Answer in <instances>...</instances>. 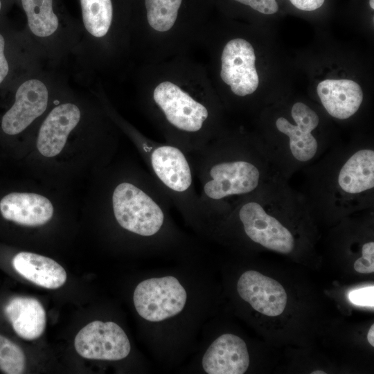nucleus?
Instances as JSON below:
<instances>
[{
	"label": "nucleus",
	"instance_id": "obj_25",
	"mask_svg": "<svg viewBox=\"0 0 374 374\" xmlns=\"http://www.w3.org/2000/svg\"><path fill=\"white\" fill-rule=\"evenodd\" d=\"M239 3L250 6L255 10L266 15L276 12L278 6L276 0H235Z\"/></svg>",
	"mask_w": 374,
	"mask_h": 374
},
{
	"label": "nucleus",
	"instance_id": "obj_27",
	"mask_svg": "<svg viewBox=\"0 0 374 374\" xmlns=\"http://www.w3.org/2000/svg\"><path fill=\"white\" fill-rule=\"evenodd\" d=\"M14 2V0H0V18L6 17L7 11Z\"/></svg>",
	"mask_w": 374,
	"mask_h": 374
},
{
	"label": "nucleus",
	"instance_id": "obj_7",
	"mask_svg": "<svg viewBox=\"0 0 374 374\" xmlns=\"http://www.w3.org/2000/svg\"><path fill=\"white\" fill-rule=\"evenodd\" d=\"M88 116L87 103L69 88L55 101L37 128L36 147L39 154L46 158L57 156Z\"/></svg>",
	"mask_w": 374,
	"mask_h": 374
},
{
	"label": "nucleus",
	"instance_id": "obj_15",
	"mask_svg": "<svg viewBox=\"0 0 374 374\" xmlns=\"http://www.w3.org/2000/svg\"><path fill=\"white\" fill-rule=\"evenodd\" d=\"M202 366L208 374H243L249 366L247 344L235 335L223 334L206 350Z\"/></svg>",
	"mask_w": 374,
	"mask_h": 374
},
{
	"label": "nucleus",
	"instance_id": "obj_22",
	"mask_svg": "<svg viewBox=\"0 0 374 374\" xmlns=\"http://www.w3.org/2000/svg\"><path fill=\"white\" fill-rule=\"evenodd\" d=\"M26 366V357L21 348L0 335V370L7 374H21Z\"/></svg>",
	"mask_w": 374,
	"mask_h": 374
},
{
	"label": "nucleus",
	"instance_id": "obj_1",
	"mask_svg": "<svg viewBox=\"0 0 374 374\" xmlns=\"http://www.w3.org/2000/svg\"><path fill=\"white\" fill-rule=\"evenodd\" d=\"M305 173L301 195L310 212L337 213L371 208L374 200V147L355 144L330 148Z\"/></svg>",
	"mask_w": 374,
	"mask_h": 374
},
{
	"label": "nucleus",
	"instance_id": "obj_18",
	"mask_svg": "<svg viewBox=\"0 0 374 374\" xmlns=\"http://www.w3.org/2000/svg\"><path fill=\"white\" fill-rule=\"evenodd\" d=\"M320 101L332 117L346 120L350 118L360 108L363 92L355 82L347 79H327L317 87Z\"/></svg>",
	"mask_w": 374,
	"mask_h": 374
},
{
	"label": "nucleus",
	"instance_id": "obj_26",
	"mask_svg": "<svg viewBox=\"0 0 374 374\" xmlns=\"http://www.w3.org/2000/svg\"><path fill=\"white\" fill-rule=\"evenodd\" d=\"M296 8L304 11H312L319 8L325 0H290Z\"/></svg>",
	"mask_w": 374,
	"mask_h": 374
},
{
	"label": "nucleus",
	"instance_id": "obj_16",
	"mask_svg": "<svg viewBox=\"0 0 374 374\" xmlns=\"http://www.w3.org/2000/svg\"><path fill=\"white\" fill-rule=\"evenodd\" d=\"M150 161L156 177L171 192L185 193L191 187L193 175L189 163L177 147L155 148L150 154Z\"/></svg>",
	"mask_w": 374,
	"mask_h": 374
},
{
	"label": "nucleus",
	"instance_id": "obj_23",
	"mask_svg": "<svg viewBox=\"0 0 374 374\" xmlns=\"http://www.w3.org/2000/svg\"><path fill=\"white\" fill-rule=\"evenodd\" d=\"M362 256L354 262V269L361 274H371L374 271V242H365L362 246Z\"/></svg>",
	"mask_w": 374,
	"mask_h": 374
},
{
	"label": "nucleus",
	"instance_id": "obj_9",
	"mask_svg": "<svg viewBox=\"0 0 374 374\" xmlns=\"http://www.w3.org/2000/svg\"><path fill=\"white\" fill-rule=\"evenodd\" d=\"M45 65L24 30L16 28L6 17L0 18V91Z\"/></svg>",
	"mask_w": 374,
	"mask_h": 374
},
{
	"label": "nucleus",
	"instance_id": "obj_4",
	"mask_svg": "<svg viewBox=\"0 0 374 374\" xmlns=\"http://www.w3.org/2000/svg\"><path fill=\"white\" fill-rule=\"evenodd\" d=\"M55 69L43 68L1 90L8 102L0 116V131L8 136L26 133L39 124L55 101L69 89Z\"/></svg>",
	"mask_w": 374,
	"mask_h": 374
},
{
	"label": "nucleus",
	"instance_id": "obj_14",
	"mask_svg": "<svg viewBox=\"0 0 374 374\" xmlns=\"http://www.w3.org/2000/svg\"><path fill=\"white\" fill-rule=\"evenodd\" d=\"M237 291L243 301L266 316H278L287 305V295L282 285L257 271L242 273L237 283Z\"/></svg>",
	"mask_w": 374,
	"mask_h": 374
},
{
	"label": "nucleus",
	"instance_id": "obj_21",
	"mask_svg": "<svg viewBox=\"0 0 374 374\" xmlns=\"http://www.w3.org/2000/svg\"><path fill=\"white\" fill-rule=\"evenodd\" d=\"M182 0H145L147 19L156 30L165 32L175 24Z\"/></svg>",
	"mask_w": 374,
	"mask_h": 374
},
{
	"label": "nucleus",
	"instance_id": "obj_30",
	"mask_svg": "<svg viewBox=\"0 0 374 374\" xmlns=\"http://www.w3.org/2000/svg\"><path fill=\"white\" fill-rule=\"evenodd\" d=\"M369 4L372 9H374V0H369Z\"/></svg>",
	"mask_w": 374,
	"mask_h": 374
},
{
	"label": "nucleus",
	"instance_id": "obj_3",
	"mask_svg": "<svg viewBox=\"0 0 374 374\" xmlns=\"http://www.w3.org/2000/svg\"><path fill=\"white\" fill-rule=\"evenodd\" d=\"M219 154L209 166L203 186L205 198L214 205L231 210L244 197L282 177L260 143L223 147Z\"/></svg>",
	"mask_w": 374,
	"mask_h": 374
},
{
	"label": "nucleus",
	"instance_id": "obj_11",
	"mask_svg": "<svg viewBox=\"0 0 374 374\" xmlns=\"http://www.w3.org/2000/svg\"><path fill=\"white\" fill-rule=\"evenodd\" d=\"M74 346L84 358L109 361L125 358L131 350L125 331L113 321L88 323L75 336Z\"/></svg>",
	"mask_w": 374,
	"mask_h": 374
},
{
	"label": "nucleus",
	"instance_id": "obj_10",
	"mask_svg": "<svg viewBox=\"0 0 374 374\" xmlns=\"http://www.w3.org/2000/svg\"><path fill=\"white\" fill-rule=\"evenodd\" d=\"M187 292L175 276L147 278L133 294L135 309L143 319L159 322L177 315L184 308Z\"/></svg>",
	"mask_w": 374,
	"mask_h": 374
},
{
	"label": "nucleus",
	"instance_id": "obj_12",
	"mask_svg": "<svg viewBox=\"0 0 374 374\" xmlns=\"http://www.w3.org/2000/svg\"><path fill=\"white\" fill-rule=\"evenodd\" d=\"M153 98L168 121L181 131L198 132L208 116L205 106L170 82L160 83L154 90Z\"/></svg>",
	"mask_w": 374,
	"mask_h": 374
},
{
	"label": "nucleus",
	"instance_id": "obj_20",
	"mask_svg": "<svg viewBox=\"0 0 374 374\" xmlns=\"http://www.w3.org/2000/svg\"><path fill=\"white\" fill-rule=\"evenodd\" d=\"M12 266L22 277L44 288H59L66 280V273L60 264L37 253H18L12 259Z\"/></svg>",
	"mask_w": 374,
	"mask_h": 374
},
{
	"label": "nucleus",
	"instance_id": "obj_24",
	"mask_svg": "<svg viewBox=\"0 0 374 374\" xmlns=\"http://www.w3.org/2000/svg\"><path fill=\"white\" fill-rule=\"evenodd\" d=\"M373 286L353 290L348 294V299L355 305L373 308Z\"/></svg>",
	"mask_w": 374,
	"mask_h": 374
},
{
	"label": "nucleus",
	"instance_id": "obj_5",
	"mask_svg": "<svg viewBox=\"0 0 374 374\" xmlns=\"http://www.w3.org/2000/svg\"><path fill=\"white\" fill-rule=\"evenodd\" d=\"M290 115L293 122L284 116L278 117L275 121L280 139L260 143L274 166L287 180L332 147L314 134L320 118L312 108L297 102L292 105Z\"/></svg>",
	"mask_w": 374,
	"mask_h": 374
},
{
	"label": "nucleus",
	"instance_id": "obj_8",
	"mask_svg": "<svg viewBox=\"0 0 374 374\" xmlns=\"http://www.w3.org/2000/svg\"><path fill=\"white\" fill-rule=\"evenodd\" d=\"M112 209L118 224L143 237H151L162 228L165 213L148 192L127 181L118 184L112 196Z\"/></svg>",
	"mask_w": 374,
	"mask_h": 374
},
{
	"label": "nucleus",
	"instance_id": "obj_19",
	"mask_svg": "<svg viewBox=\"0 0 374 374\" xmlns=\"http://www.w3.org/2000/svg\"><path fill=\"white\" fill-rule=\"evenodd\" d=\"M4 312L15 332L24 339H36L45 330L46 312L36 299L14 297L6 305Z\"/></svg>",
	"mask_w": 374,
	"mask_h": 374
},
{
	"label": "nucleus",
	"instance_id": "obj_6",
	"mask_svg": "<svg viewBox=\"0 0 374 374\" xmlns=\"http://www.w3.org/2000/svg\"><path fill=\"white\" fill-rule=\"evenodd\" d=\"M26 16L24 31L46 65L56 69L74 57L80 41V24L62 12L56 0H14Z\"/></svg>",
	"mask_w": 374,
	"mask_h": 374
},
{
	"label": "nucleus",
	"instance_id": "obj_13",
	"mask_svg": "<svg viewBox=\"0 0 374 374\" xmlns=\"http://www.w3.org/2000/svg\"><path fill=\"white\" fill-rule=\"evenodd\" d=\"M220 76L238 96L253 93L258 88L259 78L253 46L245 39L237 38L229 41L222 54Z\"/></svg>",
	"mask_w": 374,
	"mask_h": 374
},
{
	"label": "nucleus",
	"instance_id": "obj_29",
	"mask_svg": "<svg viewBox=\"0 0 374 374\" xmlns=\"http://www.w3.org/2000/svg\"><path fill=\"white\" fill-rule=\"evenodd\" d=\"M312 374H326V372L323 371H314L311 373Z\"/></svg>",
	"mask_w": 374,
	"mask_h": 374
},
{
	"label": "nucleus",
	"instance_id": "obj_2",
	"mask_svg": "<svg viewBox=\"0 0 374 374\" xmlns=\"http://www.w3.org/2000/svg\"><path fill=\"white\" fill-rule=\"evenodd\" d=\"M306 208L301 195L280 177L244 197L231 211L251 241L289 254L295 249L296 238L285 219Z\"/></svg>",
	"mask_w": 374,
	"mask_h": 374
},
{
	"label": "nucleus",
	"instance_id": "obj_17",
	"mask_svg": "<svg viewBox=\"0 0 374 374\" xmlns=\"http://www.w3.org/2000/svg\"><path fill=\"white\" fill-rule=\"evenodd\" d=\"M2 217L20 225L36 226L46 224L54 208L46 197L33 193H10L0 200Z\"/></svg>",
	"mask_w": 374,
	"mask_h": 374
},
{
	"label": "nucleus",
	"instance_id": "obj_28",
	"mask_svg": "<svg viewBox=\"0 0 374 374\" xmlns=\"http://www.w3.org/2000/svg\"><path fill=\"white\" fill-rule=\"evenodd\" d=\"M367 340L368 343L374 346V325L372 324L367 334Z\"/></svg>",
	"mask_w": 374,
	"mask_h": 374
}]
</instances>
